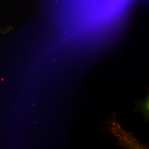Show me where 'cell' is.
Instances as JSON below:
<instances>
[{
  "label": "cell",
  "instance_id": "6da1fadb",
  "mask_svg": "<svg viewBox=\"0 0 149 149\" xmlns=\"http://www.w3.org/2000/svg\"><path fill=\"white\" fill-rule=\"evenodd\" d=\"M149 94L147 95L145 100L136 101V109L133 112H140L143 114L145 118V122H148L149 118Z\"/></svg>",
  "mask_w": 149,
  "mask_h": 149
}]
</instances>
